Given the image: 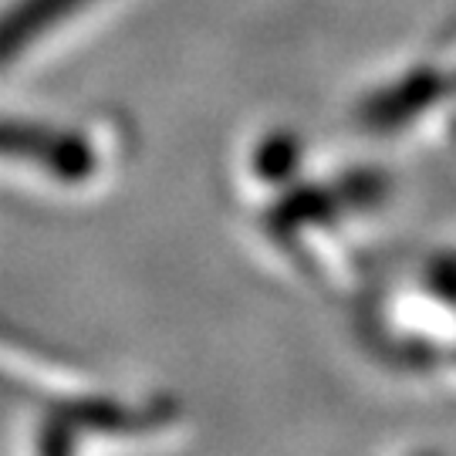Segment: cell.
Listing matches in <instances>:
<instances>
[{
	"label": "cell",
	"instance_id": "7a4b0ae2",
	"mask_svg": "<svg viewBox=\"0 0 456 456\" xmlns=\"http://www.w3.org/2000/svg\"><path fill=\"white\" fill-rule=\"evenodd\" d=\"M98 0H20L0 17V65L20 58L34 41L65 28V20L95 7Z\"/></svg>",
	"mask_w": 456,
	"mask_h": 456
},
{
	"label": "cell",
	"instance_id": "6da1fadb",
	"mask_svg": "<svg viewBox=\"0 0 456 456\" xmlns=\"http://www.w3.org/2000/svg\"><path fill=\"white\" fill-rule=\"evenodd\" d=\"M244 190L264 257L301 284L348 277L392 213V183L372 166L314 173L284 139L257 146Z\"/></svg>",
	"mask_w": 456,
	"mask_h": 456
}]
</instances>
